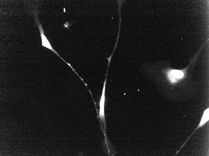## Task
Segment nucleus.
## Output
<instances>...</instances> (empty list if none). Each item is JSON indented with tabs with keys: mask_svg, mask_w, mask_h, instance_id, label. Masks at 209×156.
Returning <instances> with one entry per match:
<instances>
[{
	"mask_svg": "<svg viewBox=\"0 0 209 156\" xmlns=\"http://www.w3.org/2000/svg\"><path fill=\"white\" fill-rule=\"evenodd\" d=\"M209 120V108H207L205 110H204L201 118V119L200 123L198 125V126L196 128L195 130H194L193 133L191 134V135L190 136V137L188 138L187 139L186 141L184 143V144L182 145L180 149L178 150L176 152V155L179 153V152L181 150L182 148L186 144L188 140L190 139L192 135L193 134L196 132V131L200 127H202L203 125H204Z\"/></svg>",
	"mask_w": 209,
	"mask_h": 156,
	"instance_id": "7ed1b4c3",
	"label": "nucleus"
},
{
	"mask_svg": "<svg viewBox=\"0 0 209 156\" xmlns=\"http://www.w3.org/2000/svg\"><path fill=\"white\" fill-rule=\"evenodd\" d=\"M35 20L36 24L38 26V29L40 31V36L42 41V46L46 47L52 51L55 54L59 57L64 62H65L74 71H75L73 67L71 66L70 64L68 63L65 61L60 56L59 54L53 48L51 45L48 40L44 33V30L43 28L42 25L40 23L37 16L35 17Z\"/></svg>",
	"mask_w": 209,
	"mask_h": 156,
	"instance_id": "f257e3e1",
	"label": "nucleus"
},
{
	"mask_svg": "<svg viewBox=\"0 0 209 156\" xmlns=\"http://www.w3.org/2000/svg\"><path fill=\"white\" fill-rule=\"evenodd\" d=\"M168 75L172 82L182 78L184 76L182 70L176 69H169L167 70Z\"/></svg>",
	"mask_w": 209,
	"mask_h": 156,
	"instance_id": "20e7f679",
	"label": "nucleus"
},
{
	"mask_svg": "<svg viewBox=\"0 0 209 156\" xmlns=\"http://www.w3.org/2000/svg\"><path fill=\"white\" fill-rule=\"evenodd\" d=\"M106 75L105 80L104 83L102 94L99 102V109L98 113V117L103 123L104 133H106V121L104 114V107L105 100V90L106 82Z\"/></svg>",
	"mask_w": 209,
	"mask_h": 156,
	"instance_id": "f03ea898",
	"label": "nucleus"
},
{
	"mask_svg": "<svg viewBox=\"0 0 209 156\" xmlns=\"http://www.w3.org/2000/svg\"><path fill=\"white\" fill-rule=\"evenodd\" d=\"M70 22H71L70 21H69V22H66L63 25V27L65 28H68V29H70L69 28V26H71L73 24V23H71V24H70Z\"/></svg>",
	"mask_w": 209,
	"mask_h": 156,
	"instance_id": "39448f33",
	"label": "nucleus"
}]
</instances>
